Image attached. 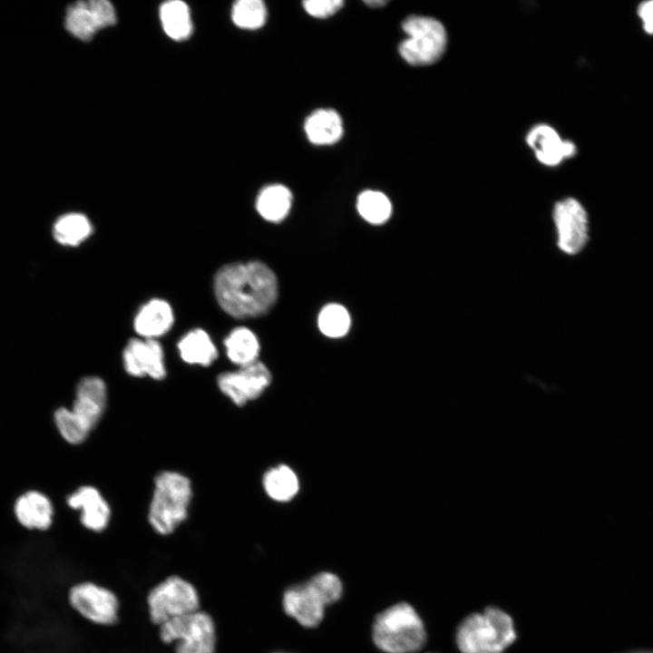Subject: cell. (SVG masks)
I'll use <instances>...</instances> for the list:
<instances>
[{"label": "cell", "instance_id": "cell-1", "mask_svg": "<svg viewBox=\"0 0 653 653\" xmlns=\"http://www.w3.org/2000/svg\"><path fill=\"white\" fill-rule=\"evenodd\" d=\"M213 289L219 307L230 317L243 319L262 316L278 298L274 272L260 261L229 263L214 276Z\"/></svg>", "mask_w": 653, "mask_h": 653}, {"label": "cell", "instance_id": "cell-2", "mask_svg": "<svg viewBox=\"0 0 653 653\" xmlns=\"http://www.w3.org/2000/svg\"><path fill=\"white\" fill-rule=\"evenodd\" d=\"M426 638L421 617L406 602L386 608L373 622V641L385 653H416L425 645Z\"/></svg>", "mask_w": 653, "mask_h": 653}, {"label": "cell", "instance_id": "cell-3", "mask_svg": "<svg viewBox=\"0 0 653 653\" xmlns=\"http://www.w3.org/2000/svg\"><path fill=\"white\" fill-rule=\"evenodd\" d=\"M343 595V584L332 572H319L304 583L285 590L283 609L287 615L305 628L318 626L327 606L338 601Z\"/></svg>", "mask_w": 653, "mask_h": 653}, {"label": "cell", "instance_id": "cell-4", "mask_svg": "<svg viewBox=\"0 0 653 653\" xmlns=\"http://www.w3.org/2000/svg\"><path fill=\"white\" fill-rule=\"evenodd\" d=\"M515 638L512 619L496 607L466 617L456 632L462 653H503Z\"/></svg>", "mask_w": 653, "mask_h": 653}, {"label": "cell", "instance_id": "cell-5", "mask_svg": "<svg viewBox=\"0 0 653 653\" xmlns=\"http://www.w3.org/2000/svg\"><path fill=\"white\" fill-rule=\"evenodd\" d=\"M192 498L190 480L180 473L163 471L154 479L148 521L161 535L172 533L188 517Z\"/></svg>", "mask_w": 653, "mask_h": 653}, {"label": "cell", "instance_id": "cell-6", "mask_svg": "<svg viewBox=\"0 0 653 653\" xmlns=\"http://www.w3.org/2000/svg\"><path fill=\"white\" fill-rule=\"evenodd\" d=\"M160 638L166 644L176 641L175 653H215L216 650L215 622L209 613L200 609L161 624Z\"/></svg>", "mask_w": 653, "mask_h": 653}, {"label": "cell", "instance_id": "cell-7", "mask_svg": "<svg viewBox=\"0 0 653 653\" xmlns=\"http://www.w3.org/2000/svg\"><path fill=\"white\" fill-rule=\"evenodd\" d=\"M408 37L399 46L403 59L412 65H428L443 54L447 35L443 25L436 19L411 15L402 24Z\"/></svg>", "mask_w": 653, "mask_h": 653}, {"label": "cell", "instance_id": "cell-8", "mask_svg": "<svg viewBox=\"0 0 653 653\" xmlns=\"http://www.w3.org/2000/svg\"><path fill=\"white\" fill-rule=\"evenodd\" d=\"M151 620L164 622L200 609L196 588L185 579L172 575L154 586L147 597Z\"/></svg>", "mask_w": 653, "mask_h": 653}, {"label": "cell", "instance_id": "cell-9", "mask_svg": "<svg viewBox=\"0 0 653 653\" xmlns=\"http://www.w3.org/2000/svg\"><path fill=\"white\" fill-rule=\"evenodd\" d=\"M71 606L86 619L99 625H112L118 619L119 600L109 589L93 582L73 586L68 595Z\"/></svg>", "mask_w": 653, "mask_h": 653}, {"label": "cell", "instance_id": "cell-10", "mask_svg": "<svg viewBox=\"0 0 653 653\" xmlns=\"http://www.w3.org/2000/svg\"><path fill=\"white\" fill-rule=\"evenodd\" d=\"M271 380L269 369L258 360L237 371L219 374L217 384L223 395L236 405L242 406L258 398L269 386Z\"/></svg>", "mask_w": 653, "mask_h": 653}, {"label": "cell", "instance_id": "cell-11", "mask_svg": "<svg viewBox=\"0 0 653 653\" xmlns=\"http://www.w3.org/2000/svg\"><path fill=\"white\" fill-rule=\"evenodd\" d=\"M553 219L558 232V246L568 253L580 252L588 240V216L582 205L573 198L556 203Z\"/></svg>", "mask_w": 653, "mask_h": 653}, {"label": "cell", "instance_id": "cell-12", "mask_svg": "<svg viewBox=\"0 0 653 653\" xmlns=\"http://www.w3.org/2000/svg\"><path fill=\"white\" fill-rule=\"evenodd\" d=\"M115 22V10L107 0L76 2L67 8L65 15L67 31L83 41H89L98 30Z\"/></svg>", "mask_w": 653, "mask_h": 653}, {"label": "cell", "instance_id": "cell-13", "mask_svg": "<svg viewBox=\"0 0 653 653\" xmlns=\"http://www.w3.org/2000/svg\"><path fill=\"white\" fill-rule=\"evenodd\" d=\"M125 371L132 376L161 380L166 376L164 354L156 339L132 338L122 352Z\"/></svg>", "mask_w": 653, "mask_h": 653}, {"label": "cell", "instance_id": "cell-14", "mask_svg": "<svg viewBox=\"0 0 653 653\" xmlns=\"http://www.w3.org/2000/svg\"><path fill=\"white\" fill-rule=\"evenodd\" d=\"M107 405V386L99 376L82 378L75 391L72 412L91 432L100 422Z\"/></svg>", "mask_w": 653, "mask_h": 653}, {"label": "cell", "instance_id": "cell-15", "mask_svg": "<svg viewBox=\"0 0 653 653\" xmlns=\"http://www.w3.org/2000/svg\"><path fill=\"white\" fill-rule=\"evenodd\" d=\"M68 505L81 511L80 521L88 530L102 531L109 524L111 508L102 493L93 486H82L67 498Z\"/></svg>", "mask_w": 653, "mask_h": 653}, {"label": "cell", "instance_id": "cell-16", "mask_svg": "<svg viewBox=\"0 0 653 653\" xmlns=\"http://www.w3.org/2000/svg\"><path fill=\"white\" fill-rule=\"evenodd\" d=\"M526 141L534 151L538 161L547 166H556L576 152L573 142L562 141L558 132L546 124L532 128L526 137Z\"/></svg>", "mask_w": 653, "mask_h": 653}, {"label": "cell", "instance_id": "cell-17", "mask_svg": "<svg viewBox=\"0 0 653 653\" xmlns=\"http://www.w3.org/2000/svg\"><path fill=\"white\" fill-rule=\"evenodd\" d=\"M173 322L171 305L166 300L153 298L141 307L134 317L133 327L141 338L156 339L166 334Z\"/></svg>", "mask_w": 653, "mask_h": 653}, {"label": "cell", "instance_id": "cell-18", "mask_svg": "<svg viewBox=\"0 0 653 653\" xmlns=\"http://www.w3.org/2000/svg\"><path fill=\"white\" fill-rule=\"evenodd\" d=\"M19 522L28 529L46 530L52 524L53 506L41 492H28L20 496L15 505Z\"/></svg>", "mask_w": 653, "mask_h": 653}, {"label": "cell", "instance_id": "cell-19", "mask_svg": "<svg viewBox=\"0 0 653 653\" xmlns=\"http://www.w3.org/2000/svg\"><path fill=\"white\" fill-rule=\"evenodd\" d=\"M307 139L314 144L336 143L343 134V123L339 114L330 109H319L312 112L305 122Z\"/></svg>", "mask_w": 653, "mask_h": 653}, {"label": "cell", "instance_id": "cell-20", "mask_svg": "<svg viewBox=\"0 0 653 653\" xmlns=\"http://www.w3.org/2000/svg\"><path fill=\"white\" fill-rule=\"evenodd\" d=\"M181 359L190 365H210L218 357V351L209 334L195 328L184 335L177 345Z\"/></svg>", "mask_w": 653, "mask_h": 653}, {"label": "cell", "instance_id": "cell-21", "mask_svg": "<svg viewBox=\"0 0 653 653\" xmlns=\"http://www.w3.org/2000/svg\"><path fill=\"white\" fill-rule=\"evenodd\" d=\"M262 484L268 496L280 502L291 501L300 487L297 473L286 464L268 470L263 476Z\"/></svg>", "mask_w": 653, "mask_h": 653}, {"label": "cell", "instance_id": "cell-22", "mask_svg": "<svg viewBox=\"0 0 653 653\" xmlns=\"http://www.w3.org/2000/svg\"><path fill=\"white\" fill-rule=\"evenodd\" d=\"M228 358L239 367L258 361L259 343L256 335L247 327L234 328L224 340Z\"/></svg>", "mask_w": 653, "mask_h": 653}, {"label": "cell", "instance_id": "cell-23", "mask_svg": "<svg viewBox=\"0 0 653 653\" xmlns=\"http://www.w3.org/2000/svg\"><path fill=\"white\" fill-rule=\"evenodd\" d=\"M291 203L290 190L281 184H274L261 190L257 198L256 207L265 219L279 222L288 214Z\"/></svg>", "mask_w": 653, "mask_h": 653}, {"label": "cell", "instance_id": "cell-24", "mask_svg": "<svg viewBox=\"0 0 653 653\" xmlns=\"http://www.w3.org/2000/svg\"><path fill=\"white\" fill-rule=\"evenodd\" d=\"M93 232L89 219L78 212L60 216L53 226V237L59 244L75 247L83 242Z\"/></svg>", "mask_w": 653, "mask_h": 653}, {"label": "cell", "instance_id": "cell-25", "mask_svg": "<svg viewBox=\"0 0 653 653\" xmlns=\"http://www.w3.org/2000/svg\"><path fill=\"white\" fill-rule=\"evenodd\" d=\"M160 17L166 34L173 40L187 39L192 31L189 6L181 1L165 2L160 8Z\"/></svg>", "mask_w": 653, "mask_h": 653}, {"label": "cell", "instance_id": "cell-26", "mask_svg": "<svg viewBox=\"0 0 653 653\" xmlns=\"http://www.w3.org/2000/svg\"><path fill=\"white\" fill-rule=\"evenodd\" d=\"M356 206L361 217L375 225L385 223L392 213L390 200L380 191H363L358 196Z\"/></svg>", "mask_w": 653, "mask_h": 653}, {"label": "cell", "instance_id": "cell-27", "mask_svg": "<svg viewBox=\"0 0 653 653\" xmlns=\"http://www.w3.org/2000/svg\"><path fill=\"white\" fill-rule=\"evenodd\" d=\"M350 323L348 311L338 304L325 306L318 316V327L325 336L329 337L345 336L349 330Z\"/></svg>", "mask_w": 653, "mask_h": 653}, {"label": "cell", "instance_id": "cell-28", "mask_svg": "<svg viewBox=\"0 0 653 653\" xmlns=\"http://www.w3.org/2000/svg\"><path fill=\"white\" fill-rule=\"evenodd\" d=\"M233 23L244 29L261 27L267 18V9L260 0H239L232 7Z\"/></svg>", "mask_w": 653, "mask_h": 653}, {"label": "cell", "instance_id": "cell-29", "mask_svg": "<svg viewBox=\"0 0 653 653\" xmlns=\"http://www.w3.org/2000/svg\"><path fill=\"white\" fill-rule=\"evenodd\" d=\"M54 422L63 439L72 444L83 443L90 434L72 410L66 407L55 411Z\"/></svg>", "mask_w": 653, "mask_h": 653}, {"label": "cell", "instance_id": "cell-30", "mask_svg": "<svg viewBox=\"0 0 653 653\" xmlns=\"http://www.w3.org/2000/svg\"><path fill=\"white\" fill-rule=\"evenodd\" d=\"M305 10L312 16L326 18L337 12L343 5L341 0H310L303 2Z\"/></svg>", "mask_w": 653, "mask_h": 653}, {"label": "cell", "instance_id": "cell-31", "mask_svg": "<svg viewBox=\"0 0 653 653\" xmlns=\"http://www.w3.org/2000/svg\"><path fill=\"white\" fill-rule=\"evenodd\" d=\"M638 13L644 30L648 34H653V0L641 3L638 5Z\"/></svg>", "mask_w": 653, "mask_h": 653}, {"label": "cell", "instance_id": "cell-32", "mask_svg": "<svg viewBox=\"0 0 653 653\" xmlns=\"http://www.w3.org/2000/svg\"><path fill=\"white\" fill-rule=\"evenodd\" d=\"M365 3L372 7H381L386 4V1L383 0H370V1H365Z\"/></svg>", "mask_w": 653, "mask_h": 653}]
</instances>
